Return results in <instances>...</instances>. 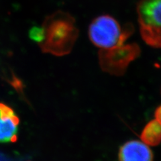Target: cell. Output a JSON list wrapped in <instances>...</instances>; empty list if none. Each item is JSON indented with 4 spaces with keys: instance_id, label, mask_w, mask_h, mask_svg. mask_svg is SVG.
<instances>
[{
    "instance_id": "3",
    "label": "cell",
    "mask_w": 161,
    "mask_h": 161,
    "mask_svg": "<svg viewBox=\"0 0 161 161\" xmlns=\"http://www.w3.org/2000/svg\"><path fill=\"white\" fill-rule=\"evenodd\" d=\"M137 12L144 41L153 47L161 48V0H142Z\"/></svg>"
},
{
    "instance_id": "1",
    "label": "cell",
    "mask_w": 161,
    "mask_h": 161,
    "mask_svg": "<svg viewBox=\"0 0 161 161\" xmlns=\"http://www.w3.org/2000/svg\"><path fill=\"white\" fill-rule=\"evenodd\" d=\"M129 30H124L113 17L104 15L95 18L90 24L89 36L92 42L102 49V54L119 50L129 36Z\"/></svg>"
},
{
    "instance_id": "10",
    "label": "cell",
    "mask_w": 161,
    "mask_h": 161,
    "mask_svg": "<svg viewBox=\"0 0 161 161\" xmlns=\"http://www.w3.org/2000/svg\"><path fill=\"white\" fill-rule=\"evenodd\" d=\"M154 116L156 119L161 124V105L156 109Z\"/></svg>"
},
{
    "instance_id": "4",
    "label": "cell",
    "mask_w": 161,
    "mask_h": 161,
    "mask_svg": "<svg viewBox=\"0 0 161 161\" xmlns=\"http://www.w3.org/2000/svg\"><path fill=\"white\" fill-rule=\"evenodd\" d=\"M119 161H153V153L144 142L130 140L120 147Z\"/></svg>"
},
{
    "instance_id": "9",
    "label": "cell",
    "mask_w": 161,
    "mask_h": 161,
    "mask_svg": "<svg viewBox=\"0 0 161 161\" xmlns=\"http://www.w3.org/2000/svg\"><path fill=\"white\" fill-rule=\"evenodd\" d=\"M10 83H11V85H12V86L15 88V89H16L19 93L23 94V90H22L23 85H22V83L21 80L18 79L17 77L14 76L12 81Z\"/></svg>"
},
{
    "instance_id": "11",
    "label": "cell",
    "mask_w": 161,
    "mask_h": 161,
    "mask_svg": "<svg viewBox=\"0 0 161 161\" xmlns=\"http://www.w3.org/2000/svg\"><path fill=\"white\" fill-rule=\"evenodd\" d=\"M10 119H11V121H12V122L15 125H17L19 124V118L17 116V115H13L12 116L9 118Z\"/></svg>"
},
{
    "instance_id": "12",
    "label": "cell",
    "mask_w": 161,
    "mask_h": 161,
    "mask_svg": "<svg viewBox=\"0 0 161 161\" xmlns=\"http://www.w3.org/2000/svg\"><path fill=\"white\" fill-rule=\"evenodd\" d=\"M17 140H18V136H17V134H14V136H12V138H10V141H9V142H16Z\"/></svg>"
},
{
    "instance_id": "8",
    "label": "cell",
    "mask_w": 161,
    "mask_h": 161,
    "mask_svg": "<svg viewBox=\"0 0 161 161\" xmlns=\"http://www.w3.org/2000/svg\"><path fill=\"white\" fill-rule=\"evenodd\" d=\"M14 115V109L6 104L0 102V118L2 120L9 119Z\"/></svg>"
},
{
    "instance_id": "5",
    "label": "cell",
    "mask_w": 161,
    "mask_h": 161,
    "mask_svg": "<svg viewBox=\"0 0 161 161\" xmlns=\"http://www.w3.org/2000/svg\"><path fill=\"white\" fill-rule=\"evenodd\" d=\"M140 138L147 146H158L161 142V124L156 119L151 120L143 129Z\"/></svg>"
},
{
    "instance_id": "7",
    "label": "cell",
    "mask_w": 161,
    "mask_h": 161,
    "mask_svg": "<svg viewBox=\"0 0 161 161\" xmlns=\"http://www.w3.org/2000/svg\"><path fill=\"white\" fill-rule=\"evenodd\" d=\"M29 36L34 41L39 44L41 43L44 38V30L40 27H33L30 29L29 32Z\"/></svg>"
},
{
    "instance_id": "13",
    "label": "cell",
    "mask_w": 161,
    "mask_h": 161,
    "mask_svg": "<svg viewBox=\"0 0 161 161\" xmlns=\"http://www.w3.org/2000/svg\"><path fill=\"white\" fill-rule=\"evenodd\" d=\"M0 161H9V160L6 157H4V155L0 154Z\"/></svg>"
},
{
    "instance_id": "2",
    "label": "cell",
    "mask_w": 161,
    "mask_h": 161,
    "mask_svg": "<svg viewBox=\"0 0 161 161\" xmlns=\"http://www.w3.org/2000/svg\"><path fill=\"white\" fill-rule=\"evenodd\" d=\"M70 18L57 13L45 20L42 28L44 38L40 44L44 53L64 54L70 48Z\"/></svg>"
},
{
    "instance_id": "6",
    "label": "cell",
    "mask_w": 161,
    "mask_h": 161,
    "mask_svg": "<svg viewBox=\"0 0 161 161\" xmlns=\"http://www.w3.org/2000/svg\"><path fill=\"white\" fill-rule=\"evenodd\" d=\"M18 128L10 119L2 120L0 118V143H6L10 141L14 134H17Z\"/></svg>"
}]
</instances>
